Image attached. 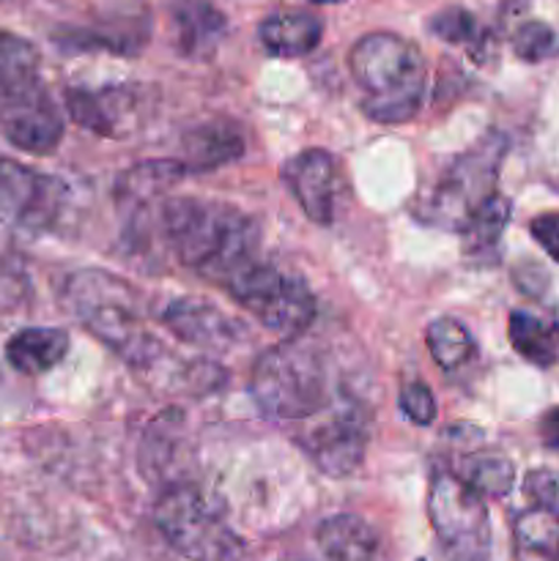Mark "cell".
I'll use <instances>...</instances> for the list:
<instances>
[{"label":"cell","instance_id":"6da1fadb","mask_svg":"<svg viewBox=\"0 0 559 561\" xmlns=\"http://www.w3.org/2000/svg\"><path fill=\"white\" fill-rule=\"evenodd\" d=\"M159 233L175 257L201 277L225 279L252 261L258 225L236 206L197 197H170L159 206Z\"/></svg>","mask_w":559,"mask_h":561},{"label":"cell","instance_id":"7a4b0ae2","mask_svg":"<svg viewBox=\"0 0 559 561\" xmlns=\"http://www.w3.org/2000/svg\"><path fill=\"white\" fill-rule=\"evenodd\" d=\"M60 301L99 343L132 367H151L162 356V343L148 332L140 301L124 279L99 268H82L66 277Z\"/></svg>","mask_w":559,"mask_h":561},{"label":"cell","instance_id":"3957f363","mask_svg":"<svg viewBox=\"0 0 559 561\" xmlns=\"http://www.w3.org/2000/svg\"><path fill=\"white\" fill-rule=\"evenodd\" d=\"M349 69L365 93L362 110L378 124H406L420 113L425 93V58L398 33L362 36L349 53Z\"/></svg>","mask_w":559,"mask_h":561},{"label":"cell","instance_id":"277c9868","mask_svg":"<svg viewBox=\"0 0 559 561\" xmlns=\"http://www.w3.org/2000/svg\"><path fill=\"white\" fill-rule=\"evenodd\" d=\"M258 409L272 420H305L327 405V370L316 348L296 343L272 345L258 356L250 376Z\"/></svg>","mask_w":559,"mask_h":561},{"label":"cell","instance_id":"5b68a950","mask_svg":"<svg viewBox=\"0 0 559 561\" xmlns=\"http://www.w3.org/2000/svg\"><path fill=\"white\" fill-rule=\"evenodd\" d=\"M153 526L179 557L190 561H241L244 540L223 510L195 485H170L153 504Z\"/></svg>","mask_w":559,"mask_h":561},{"label":"cell","instance_id":"8992f818","mask_svg":"<svg viewBox=\"0 0 559 561\" xmlns=\"http://www.w3.org/2000/svg\"><path fill=\"white\" fill-rule=\"evenodd\" d=\"M225 288L252 318H258V323L283 337H296L316 318V296L305 279L290 277L274 266L244 263L225 279Z\"/></svg>","mask_w":559,"mask_h":561},{"label":"cell","instance_id":"52a82bcc","mask_svg":"<svg viewBox=\"0 0 559 561\" xmlns=\"http://www.w3.org/2000/svg\"><path fill=\"white\" fill-rule=\"evenodd\" d=\"M427 515L447 561H488L491 524L486 496L466 485L458 474L442 471L433 477Z\"/></svg>","mask_w":559,"mask_h":561},{"label":"cell","instance_id":"ba28073f","mask_svg":"<svg viewBox=\"0 0 559 561\" xmlns=\"http://www.w3.org/2000/svg\"><path fill=\"white\" fill-rule=\"evenodd\" d=\"M504 153V137L502 135H486L480 142L460 153L447 173L438 179L433 186L431 201H427L425 211L431 214V222L438 228L460 230L469 222L471 214L477 211L482 201L493 195V184H497L499 162Z\"/></svg>","mask_w":559,"mask_h":561},{"label":"cell","instance_id":"9c48e42d","mask_svg":"<svg viewBox=\"0 0 559 561\" xmlns=\"http://www.w3.org/2000/svg\"><path fill=\"white\" fill-rule=\"evenodd\" d=\"M66 203L64 181L38 173L16 159H0V222L20 233H47Z\"/></svg>","mask_w":559,"mask_h":561},{"label":"cell","instance_id":"30bf717a","mask_svg":"<svg viewBox=\"0 0 559 561\" xmlns=\"http://www.w3.org/2000/svg\"><path fill=\"white\" fill-rule=\"evenodd\" d=\"M299 444L318 471L334 477V480L351 477L365 460V411L356 409V405H338V409L327 411L318 422H312L305 436L299 438Z\"/></svg>","mask_w":559,"mask_h":561},{"label":"cell","instance_id":"8fae6325","mask_svg":"<svg viewBox=\"0 0 559 561\" xmlns=\"http://www.w3.org/2000/svg\"><path fill=\"white\" fill-rule=\"evenodd\" d=\"M301 211L318 225H332L345 201V175L338 159L323 148L296 153L280 170Z\"/></svg>","mask_w":559,"mask_h":561},{"label":"cell","instance_id":"7c38bea8","mask_svg":"<svg viewBox=\"0 0 559 561\" xmlns=\"http://www.w3.org/2000/svg\"><path fill=\"white\" fill-rule=\"evenodd\" d=\"M0 131L27 153H53L64 137V115L44 85L0 107Z\"/></svg>","mask_w":559,"mask_h":561},{"label":"cell","instance_id":"4fadbf2b","mask_svg":"<svg viewBox=\"0 0 559 561\" xmlns=\"http://www.w3.org/2000/svg\"><path fill=\"white\" fill-rule=\"evenodd\" d=\"M66 110L71 118L99 137H124L135 124L137 99L124 85H107L88 91V88H69L66 91Z\"/></svg>","mask_w":559,"mask_h":561},{"label":"cell","instance_id":"5bb4252c","mask_svg":"<svg viewBox=\"0 0 559 561\" xmlns=\"http://www.w3.org/2000/svg\"><path fill=\"white\" fill-rule=\"evenodd\" d=\"M162 323L184 343L197 348H230L239 337H244L239 321L225 316L219 307L208 305L206 299H175L164 310Z\"/></svg>","mask_w":559,"mask_h":561},{"label":"cell","instance_id":"9a60e30c","mask_svg":"<svg viewBox=\"0 0 559 561\" xmlns=\"http://www.w3.org/2000/svg\"><path fill=\"white\" fill-rule=\"evenodd\" d=\"M241 153H244V140L239 126L230 121H208L186 131L181 140L179 162L184 173H208L233 162Z\"/></svg>","mask_w":559,"mask_h":561},{"label":"cell","instance_id":"2e32d148","mask_svg":"<svg viewBox=\"0 0 559 561\" xmlns=\"http://www.w3.org/2000/svg\"><path fill=\"white\" fill-rule=\"evenodd\" d=\"M318 548L327 561H389L381 537L360 515H332L318 526Z\"/></svg>","mask_w":559,"mask_h":561},{"label":"cell","instance_id":"e0dca14e","mask_svg":"<svg viewBox=\"0 0 559 561\" xmlns=\"http://www.w3.org/2000/svg\"><path fill=\"white\" fill-rule=\"evenodd\" d=\"M173 20L181 55L192 60H206L217 53L225 36V16L208 0H179L173 5Z\"/></svg>","mask_w":559,"mask_h":561},{"label":"cell","instance_id":"ac0fdd59","mask_svg":"<svg viewBox=\"0 0 559 561\" xmlns=\"http://www.w3.org/2000/svg\"><path fill=\"white\" fill-rule=\"evenodd\" d=\"M69 354V334L64 329H22L5 343V359L22 376H42L58 367Z\"/></svg>","mask_w":559,"mask_h":561},{"label":"cell","instance_id":"d6986e66","mask_svg":"<svg viewBox=\"0 0 559 561\" xmlns=\"http://www.w3.org/2000/svg\"><path fill=\"white\" fill-rule=\"evenodd\" d=\"M323 25L307 11H283L272 14L258 25V38L263 47L280 58H301L321 44Z\"/></svg>","mask_w":559,"mask_h":561},{"label":"cell","instance_id":"ffe728a7","mask_svg":"<svg viewBox=\"0 0 559 561\" xmlns=\"http://www.w3.org/2000/svg\"><path fill=\"white\" fill-rule=\"evenodd\" d=\"M38 85H44L38 49L16 33L0 31V107Z\"/></svg>","mask_w":559,"mask_h":561},{"label":"cell","instance_id":"44dd1931","mask_svg":"<svg viewBox=\"0 0 559 561\" xmlns=\"http://www.w3.org/2000/svg\"><path fill=\"white\" fill-rule=\"evenodd\" d=\"M507 334L513 348L524 356L526 362L537 367H551L559 359V327L557 323L540 321L529 312L515 310L510 316Z\"/></svg>","mask_w":559,"mask_h":561},{"label":"cell","instance_id":"7402d4cb","mask_svg":"<svg viewBox=\"0 0 559 561\" xmlns=\"http://www.w3.org/2000/svg\"><path fill=\"white\" fill-rule=\"evenodd\" d=\"M427 27H431V33H436L442 42L466 47V53H469V58L475 60V64H482V60H488V55L493 53L491 33L475 20V14H469L466 9H458V5L438 11V14L427 22Z\"/></svg>","mask_w":559,"mask_h":561},{"label":"cell","instance_id":"603a6c76","mask_svg":"<svg viewBox=\"0 0 559 561\" xmlns=\"http://www.w3.org/2000/svg\"><path fill=\"white\" fill-rule=\"evenodd\" d=\"M510 219V201L502 197L499 192H493L488 201H482L477 206V211L471 214L469 222L460 228L464 233V247L471 257H486L491 255L499 247L504 228H507Z\"/></svg>","mask_w":559,"mask_h":561},{"label":"cell","instance_id":"cb8c5ba5","mask_svg":"<svg viewBox=\"0 0 559 561\" xmlns=\"http://www.w3.org/2000/svg\"><path fill=\"white\" fill-rule=\"evenodd\" d=\"M427 351L442 370H458L475 356V340L455 318H436L427 327Z\"/></svg>","mask_w":559,"mask_h":561},{"label":"cell","instance_id":"d4e9b609","mask_svg":"<svg viewBox=\"0 0 559 561\" xmlns=\"http://www.w3.org/2000/svg\"><path fill=\"white\" fill-rule=\"evenodd\" d=\"M455 474L466 482L469 488H475L480 496H507L510 488H513L515 471L504 455H469L464 458V463L458 466Z\"/></svg>","mask_w":559,"mask_h":561},{"label":"cell","instance_id":"484cf974","mask_svg":"<svg viewBox=\"0 0 559 561\" xmlns=\"http://www.w3.org/2000/svg\"><path fill=\"white\" fill-rule=\"evenodd\" d=\"M515 542L521 557H535L540 561L551 559L559 546V513L548 507H535L524 513L515 524Z\"/></svg>","mask_w":559,"mask_h":561},{"label":"cell","instance_id":"4316f807","mask_svg":"<svg viewBox=\"0 0 559 561\" xmlns=\"http://www.w3.org/2000/svg\"><path fill=\"white\" fill-rule=\"evenodd\" d=\"M513 53L526 64H540L551 55L559 53L557 33L546 25V22H524L518 31L513 33Z\"/></svg>","mask_w":559,"mask_h":561},{"label":"cell","instance_id":"83f0119b","mask_svg":"<svg viewBox=\"0 0 559 561\" xmlns=\"http://www.w3.org/2000/svg\"><path fill=\"white\" fill-rule=\"evenodd\" d=\"M400 411L406 414V420L425 427L436 420V398L422 381L406 383L403 392H400Z\"/></svg>","mask_w":559,"mask_h":561},{"label":"cell","instance_id":"f1b7e54d","mask_svg":"<svg viewBox=\"0 0 559 561\" xmlns=\"http://www.w3.org/2000/svg\"><path fill=\"white\" fill-rule=\"evenodd\" d=\"M529 233L546 250V255L559 263V214H543V217L532 219Z\"/></svg>","mask_w":559,"mask_h":561},{"label":"cell","instance_id":"f546056e","mask_svg":"<svg viewBox=\"0 0 559 561\" xmlns=\"http://www.w3.org/2000/svg\"><path fill=\"white\" fill-rule=\"evenodd\" d=\"M526 493L537 499V507H548L559 513V485L548 471H532L526 477Z\"/></svg>","mask_w":559,"mask_h":561},{"label":"cell","instance_id":"4dcf8cb0","mask_svg":"<svg viewBox=\"0 0 559 561\" xmlns=\"http://www.w3.org/2000/svg\"><path fill=\"white\" fill-rule=\"evenodd\" d=\"M540 438L548 449H559V405L540 420Z\"/></svg>","mask_w":559,"mask_h":561},{"label":"cell","instance_id":"1f68e13d","mask_svg":"<svg viewBox=\"0 0 559 561\" xmlns=\"http://www.w3.org/2000/svg\"><path fill=\"white\" fill-rule=\"evenodd\" d=\"M310 3H321V5H332V3H345V0H310Z\"/></svg>","mask_w":559,"mask_h":561},{"label":"cell","instance_id":"d6a6232c","mask_svg":"<svg viewBox=\"0 0 559 561\" xmlns=\"http://www.w3.org/2000/svg\"><path fill=\"white\" fill-rule=\"evenodd\" d=\"M548 561H559V546H557V551L551 553V559H548Z\"/></svg>","mask_w":559,"mask_h":561}]
</instances>
